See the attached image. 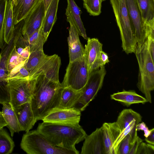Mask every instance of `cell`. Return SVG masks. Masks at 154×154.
<instances>
[{"label":"cell","mask_w":154,"mask_h":154,"mask_svg":"<svg viewBox=\"0 0 154 154\" xmlns=\"http://www.w3.org/2000/svg\"><path fill=\"white\" fill-rule=\"evenodd\" d=\"M10 97L8 82L0 78V103H9Z\"/></svg>","instance_id":"obj_34"},{"label":"cell","mask_w":154,"mask_h":154,"mask_svg":"<svg viewBox=\"0 0 154 154\" xmlns=\"http://www.w3.org/2000/svg\"><path fill=\"white\" fill-rule=\"evenodd\" d=\"M7 124L3 117L2 112L0 111V129L7 126Z\"/></svg>","instance_id":"obj_43"},{"label":"cell","mask_w":154,"mask_h":154,"mask_svg":"<svg viewBox=\"0 0 154 154\" xmlns=\"http://www.w3.org/2000/svg\"><path fill=\"white\" fill-rule=\"evenodd\" d=\"M136 130L143 131L144 132V136L145 137H147L150 134L151 129L149 130L146 124L143 122L139 123L136 126Z\"/></svg>","instance_id":"obj_40"},{"label":"cell","mask_w":154,"mask_h":154,"mask_svg":"<svg viewBox=\"0 0 154 154\" xmlns=\"http://www.w3.org/2000/svg\"><path fill=\"white\" fill-rule=\"evenodd\" d=\"M24 42L29 48L30 53L43 50V46L46 41L43 35L42 25L40 28L29 35L23 36Z\"/></svg>","instance_id":"obj_25"},{"label":"cell","mask_w":154,"mask_h":154,"mask_svg":"<svg viewBox=\"0 0 154 154\" xmlns=\"http://www.w3.org/2000/svg\"><path fill=\"white\" fill-rule=\"evenodd\" d=\"M103 45L97 38H88L85 48L84 57L89 74L94 63L98 58L102 51Z\"/></svg>","instance_id":"obj_19"},{"label":"cell","mask_w":154,"mask_h":154,"mask_svg":"<svg viewBox=\"0 0 154 154\" xmlns=\"http://www.w3.org/2000/svg\"><path fill=\"white\" fill-rule=\"evenodd\" d=\"M36 130L53 146L76 149L75 145L84 140L87 135L79 125H71L43 122Z\"/></svg>","instance_id":"obj_2"},{"label":"cell","mask_w":154,"mask_h":154,"mask_svg":"<svg viewBox=\"0 0 154 154\" xmlns=\"http://www.w3.org/2000/svg\"><path fill=\"white\" fill-rule=\"evenodd\" d=\"M101 0H85L83 7L89 14L93 16L99 15L101 13Z\"/></svg>","instance_id":"obj_30"},{"label":"cell","mask_w":154,"mask_h":154,"mask_svg":"<svg viewBox=\"0 0 154 154\" xmlns=\"http://www.w3.org/2000/svg\"><path fill=\"white\" fill-rule=\"evenodd\" d=\"M14 109L17 116L20 131L27 132L29 131L37 122L30 102L24 103Z\"/></svg>","instance_id":"obj_15"},{"label":"cell","mask_w":154,"mask_h":154,"mask_svg":"<svg viewBox=\"0 0 154 154\" xmlns=\"http://www.w3.org/2000/svg\"><path fill=\"white\" fill-rule=\"evenodd\" d=\"M44 4L45 11H46L52 0H43Z\"/></svg>","instance_id":"obj_44"},{"label":"cell","mask_w":154,"mask_h":154,"mask_svg":"<svg viewBox=\"0 0 154 154\" xmlns=\"http://www.w3.org/2000/svg\"><path fill=\"white\" fill-rule=\"evenodd\" d=\"M105 0H101V1H102V2H103V1H105Z\"/></svg>","instance_id":"obj_46"},{"label":"cell","mask_w":154,"mask_h":154,"mask_svg":"<svg viewBox=\"0 0 154 154\" xmlns=\"http://www.w3.org/2000/svg\"><path fill=\"white\" fill-rule=\"evenodd\" d=\"M142 141L143 140L137 136L132 145L129 154H136L139 146Z\"/></svg>","instance_id":"obj_41"},{"label":"cell","mask_w":154,"mask_h":154,"mask_svg":"<svg viewBox=\"0 0 154 154\" xmlns=\"http://www.w3.org/2000/svg\"><path fill=\"white\" fill-rule=\"evenodd\" d=\"M2 113L7 124L11 135L13 137L15 133L20 131L18 119L14 109L9 103L2 104Z\"/></svg>","instance_id":"obj_24"},{"label":"cell","mask_w":154,"mask_h":154,"mask_svg":"<svg viewBox=\"0 0 154 154\" xmlns=\"http://www.w3.org/2000/svg\"><path fill=\"white\" fill-rule=\"evenodd\" d=\"M70 26L67 41L69 62H72L84 56L85 48L81 43L77 31L72 25L70 24Z\"/></svg>","instance_id":"obj_17"},{"label":"cell","mask_w":154,"mask_h":154,"mask_svg":"<svg viewBox=\"0 0 154 154\" xmlns=\"http://www.w3.org/2000/svg\"><path fill=\"white\" fill-rule=\"evenodd\" d=\"M15 25L14 23L12 0H8L5 12L3 23L4 39L8 44L14 36Z\"/></svg>","instance_id":"obj_22"},{"label":"cell","mask_w":154,"mask_h":154,"mask_svg":"<svg viewBox=\"0 0 154 154\" xmlns=\"http://www.w3.org/2000/svg\"><path fill=\"white\" fill-rule=\"evenodd\" d=\"M106 74L104 66L93 71L90 73L87 82L75 107L79 106L76 108L81 112L85 110L101 88Z\"/></svg>","instance_id":"obj_8"},{"label":"cell","mask_w":154,"mask_h":154,"mask_svg":"<svg viewBox=\"0 0 154 154\" xmlns=\"http://www.w3.org/2000/svg\"><path fill=\"white\" fill-rule=\"evenodd\" d=\"M9 91V103L13 108L30 102L32 96L34 79H7Z\"/></svg>","instance_id":"obj_7"},{"label":"cell","mask_w":154,"mask_h":154,"mask_svg":"<svg viewBox=\"0 0 154 154\" xmlns=\"http://www.w3.org/2000/svg\"><path fill=\"white\" fill-rule=\"evenodd\" d=\"M137 44H141L147 38L143 23L137 0H125Z\"/></svg>","instance_id":"obj_10"},{"label":"cell","mask_w":154,"mask_h":154,"mask_svg":"<svg viewBox=\"0 0 154 154\" xmlns=\"http://www.w3.org/2000/svg\"><path fill=\"white\" fill-rule=\"evenodd\" d=\"M8 0H0V48L4 45L3 23L5 11Z\"/></svg>","instance_id":"obj_35"},{"label":"cell","mask_w":154,"mask_h":154,"mask_svg":"<svg viewBox=\"0 0 154 154\" xmlns=\"http://www.w3.org/2000/svg\"><path fill=\"white\" fill-rule=\"evenodd\" d=\"M106 154H115L114 144L121 131L116 122H105L101 127Z\"/></svg>","instance_id":"obj_16"},{"label":"cell","mask_w":154,"mask_h":154,"mask_svg":"<svg viewBox=\"0 0 154 154\" xmlns=\"http://www.w3.org/2000/svg\"><path fill=\"white\" fill-rule=\"evenodd\" d=\"M14 36L9 43L4 45L2 48L1 53L2 58L0 61V69L8 72L7 69V61L9 56L15 45V37Z\"/></svg>","instance_id":"obj_29"},{"label":"cell","mask_w":154,"mask_h":154,"mask_svg":"<svg viewBox=\"0 0 154 154\" xmlns=\"http://www.w3.org/2000/svg\"><path fill=\"white\" fill-rule=\"evenodd\" d=\"M83 1H85V0H82Z\"/></svg>","instance_id":"obj_47"},{"label":"cell","mask_w":154,"mask_h":154,"mask_svg":"<svg viewBox=\"0 0 154 154\" xmlns=\"http://www.w3.org/2000/svg\"><path fill=\"white\" fill-rule=\"evenodd\" d=\"M61 64V59L58 55L54 54L48 56L44 53L34 69L30 73L29 79H34L42 75L52 81L60 82L59 72Z\"/></svg>","instance_id":"obj_9"},{"label":"cell","mask_w":154,"mask_h":154,"mask_svg":"<svg viewBox=\"0 0 154 154\" xmlns=\"http://www.w3.org/2000/svg\"><path fill=\"white\" fill-rule=\"evenodd\" d=\"M23 63L18 54L15 45L8 57L7 63V69L8 74L19 64Z\"/></svg>","instance_id":"obj_32"},{"label":"cell","mask_w":154,"mask_h":154,"mask_svg":"<svg viewBox=\"0 0 154 154\" xmlns=\"http://www.w3.org/2000/svg\"><path fill=\"white\" fill-rule=\"evenodd\" d=\"M21 148L28 154H79V151L53 145L36 130L29 131L23 135Z\"/></svg>","instance_id":"obj_5"},{"label":"cell","mask_w":154,"mask_h":154,"mask_svg":"<svg viewBox=\"0 0 154 154\" xmlns=\"http://www.w3.org/2000/svg\"><path fill=\"white\" fill-rule=\"evenodd\" d=\"M144 23L154 20V0H137Z\"/></svg>","instance_id":"obj_27"},{"label":"cell","mask_w":154,"mask_h":154,"mask_svg":"<svg viewBox=\"0 0 154 154\" xmlns=\"http://www.w3.org/2000/svg\"><path fill=\"white\" fill-rule=\"evenodd\" d=\"M84 140L81 154H106L101 127L87 135Z\"/></svg>","instance_id":"obj_13"},{"label":"cell","mask_w":154,"mask_h":154,"mask_svg":"<svg viewBox=\"0 0 154 154\" xmlns=\"http://www.w3.org/2000/svg\"><path fill=\"white\" fill-rule=\"evenodd\" d=\"M147 42L146 38L143 44H137L134 53L139 68L137 87L147 102L151 103V91L154 89V61L148 49Z\"/></svg>","instance_id":"obj_3"},{"label":"cell","mask_w":154,"mask_h":154,"mask_svg":"<svg viewBox=\"0 0 154 154\" xmlns=\"http://www.w3.org/2000/svg\"><path fill=\"white\" fill-rule=\"evenodd\" d=\"M81 111L78 108H57L48 113L42 120L52 123L78 125L81 119Z\"/></svg>","instance_id":"obj_11"},{"label":"cell","mask_w":154,"mask_h":154,"mask_svg":"<svg viewBox=\"0 0 154 154\" xmlns=\"http://www.w3.org/2000/svg\"><path fill=\"white\" fill-rule=\"evenodd\" d=\"M145 141L148 143L154 145V129H151L149 134L145 138Z\"/></svg>","instance_id":"obj_42"},{"label":"cell","mask_w":154,"mask_h":154,"mask_svg":"<svg viewBox=\"0 0 154 154\" xmlns=\"http://www.w3.org/2000/svg\"><path fill=\"white\" fill-rule=\"evenodd\" d=\"M135 140H133L129 133L127 134L116 147V154H129L132 145Z\"/></svg>","instance_id":"obj_31"},{"label":"cell","mask_w":154,"mask_h":154,"mask_svg":"<svg viewBox=\"0 0 154 154\" xmlns=\"http://www.w3.org/2000/svg\"><path fill=\"white\" fill-rule=\"evenodd\" d=\"M25 63H20L15 67L8 74L7 79H29V73L23 66Z\"/></svg>","instance_id":"obj_33"},{"label":"cell","mask_w":154,"mask_h":154,"mask_svg":"<svg viewBox=\"0 0 154 154\" xmlns=\"http://www.w3.org/2000/svg\"><path fill=\"white\" fill-rule=\"evenodd\" d=\"M109 62L107 54L103 51H102L98 58L93 66L91 72L101 67L104 66L106 63H108Z\"/></svg>","instance_id":"obj_36"},{"label":"cell","mask_w":154,"mask_h":154,"mask_svg":"<svg viewBox=\"0 0 154 154\" xmlns=\"http://www.w3.org/2000/svg\"><path fill=\"white\" fill-rule=\"evenodd\" d=\"M120 33L123 51L134 52L137 42L125 0H110Z\"/></svg>","instance_id":"obj_4"},{"label":"cell","mask_w":154,"mask_h":154,"mask_svg":"<svg viewBox=\"0 0 154 154\" xmlns=\"http://www.w3.org/2000/svg\"><path fill=\"white\" fill-rule=\"evenodd\" d=\"M67 6L65 14L67 21L72 25L79 35L87 40L85 29L81 18L82 11L76 4L74 0H67Z\"/></svg>","instance_id":"obj_14"},{"label":"cell","mask_w":154,"mask_h":154,"mask_svg":"<svg viewBox=\"0 0 154 154\" xmlns=\"http://www.w3.org/2000/svg\"><path fill=\"white\" fill-rule=\"evenodd\" d=\"M142 118L140 114L132 109H125L120 113L116 122L121 131L134 121L138 123L141 122Z\"/></svg>","instance_id":"obj_26"},{"label":"cell","mask_w":154,"mask_h":154,"mask_svg":"<svg viewBox=\"0 0 154 154\" xmlns=\"http://www.w3.org/2000/svg\"><path fill=\"white\" fill-rule=\"evenodd\" d=\"M15 145L8 134L3 128L0 129V154H9L12 152Z\"/></svg>","instance_id":"obj_28"},{"label":"cell","mask_w":154,"mask_h":154,"mask_svg":"<svg viewBox=\"0 0 154 154\" xmlns=\"http://www.w3.org/2000/svg\"><path fill=\"white\" fill-rule=\"evenodd\" d=\"M1 58H2V56H1V54H0V61L1 60Z\"/></svg>","instance_id":"obj_45"},{"label":"cell","mask_w":154,"mask_h":154,"mask_svg":"<svg viewBox=\"0 0 154 154\" xmlns=\"http://www.w3.org/2000/svg\"><path fill=\"white\" fill-rule=\"evenodd\" d=\"M147 38L148 49L152 60L154 61V37L148 36Z\"/></svg>","instance_id":"obj_39"},{"label":"cell","mask_w":154,"mask_h":154,"mask_svg":"<svg viewBox=\"0 0 154 154\" xmlns=\"http://www.w3.org/2000/svg\"><path fill=\"white\" fill-rule=\"evenodd\" d=\"M34 86L30 101L37 121L42 120L48 113L57 108L63 88L60 82L40 75L34 78Z\"/></svg>","instance_id":"obj_1"},{"label":"cell","mask_w":154,"mask_h":154,"mask_svg":"<svg viewBox=\"0 0 154 154\" xmlns=\"http://www.w3.org/2000/svg\"><path fill=\"white\" fill-rule=\"evenodd\" d=\"M154 146L143 141L140 144L136 154H154Z\"/></svg>","instance_id":"obj_37"},{"label":"cell","mask_w":154,"mask_h":154,"mask_svg":"<svg viewBox=\"0 0 154 154\" xmlns=\"http://www.w3.org/2000/svg\"><path fill=\"white\" fill-rule=\"evenodd\" d=\"M45 12L43 1L40 0L24 19L21 29L23 36L29 35L40 28Z\"/></svg>","instance_id":"obj_12"},{"label":"cell","mask_w":154,"mask_h":154,"mask_svg":"<svg viewBox=\"0 0 154 154\" xmlns=\"http://www.w3.org/2000/svg\"><path fill=\"white\" fill-rule=\"evenodd\" d=\"M59 0H52L45 12L42 24V30L47 41L57 19V12Z\"/></svg>","instance_id":"obj_21"},{"label":"cell","mask_w":154,"mask_h":154,"mask_svg":"<svg viewBox=\"0 0 154 154\" xmlns=\"http://www.w3.org/2000/svg\"><path fill=\"white\" fill-rule=\"evenodd\" d=\"M40 0H12L15 25L24 19Z\"/></svg>","instance_id":"obj_18"},{"label":"cell","mask_w":154,"mask_h":154,"mask_svg":"<svg viewBox=\"0 0 154 154\" xmlns=\"http://www.w3.org/2000/svg\"><path fill=\"white\" fill-rule=\"evenodd\" d=\"M16 48L18 54L23 61L25 62L30 54L29 47L28 46L25 47H16Z\"/></svg>","instance_id":"obj_38"},{"label":"cell","mask_w":154,"mask_h":154,"mask_svg":"<svg viewBox=\"0 0 154 154\" xmlns=\"http://www.w3.org/2000/svg\"><path fill=\"white\" fill-rule=\"evenodd\" d=\"M82 91H76L69 87L63 88L57 108L70 109L75 107Z\"/></svg>","instance_id":"obj_23"},{"label":"cell","mask_w":154,"mask_h":154,"mask_svg":"<svg viewBox=\"0 0 154 154\" xmlns=\"http://www.w3.org/2000/svg\"><path fill=\"white\" fill-rule=\"evenodd\" d=\"M61 85L76 91L83 90L88 81L89 73L84 57L69 62Z\"/></svg>","instance_id":"obj_6"},{"label":"cell","mask_w":154,"mask_h":154,"mask_svg":"<svg viewBox=\"0 0 154 154\" xmlns=\"http://www.w3.org/2000/svg\"><path fill=\"white\" fill-rule=\"evenodd\" d=\"M112 99L121 102L127 107L132 104L147 102L145 97L138 94L134 90L125 91L114 93L110 95Z\"/></svg>","instance_id":"obj_20"}]
</instances>
